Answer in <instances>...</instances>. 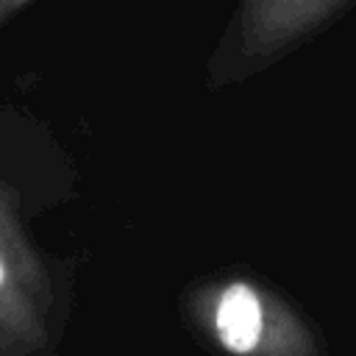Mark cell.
Segmentation results:
<instances>
[{
	"label": "cell",
	"instance_id": "cell-2",
	"mask_svg": "<svg viewBox=\"0 0 356 356\" xmlns=\"http://www.w3.org/2000/svg\"><path fill=\"white\" fill-rule=\"evenodd\" d=\"M0 284H3V264H0Z\"/></svg>",
	"mask_w": 356,
	"mask_h": 356
},
{
	"label": "cell",
	"instance_id": "cell-1",
	"mask_svg": "<svg viewBox=\"0 0 356 356\" xmlns=\"http://www.w3.org/2000/svg\"><path fill=\"white\" fill-rule=\"evenodd\" d=\"M186 328L220 356H331L317 320L250 270L200 278L181 298Z\"/></svg>",
	"mask_w": 356,
	"mask_h": 356
}]
</instances>
